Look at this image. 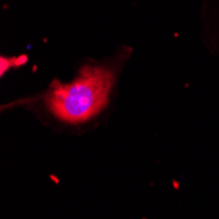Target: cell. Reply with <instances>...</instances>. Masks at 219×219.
<instances>
[{
    "label": "cell",
    "mask_w": 219,
    "mask_h": 219,
    "mask_svg": "<svg viewBox=\"0 0 219 219\" xmlns=\"http://www.w3.org/2000/svg\"><path fill=\"white\" fill-rule=\"evenodd\" d=\"M114 74L104 66H88L68 84L54 83L46 102L50 112L67 123H81L95 117L108 102Z\"/></svg>",
    "instance_id": "1"
}]
</instances>
